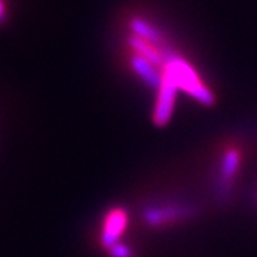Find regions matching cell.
Segmentation results:
<instances>
[{
    "mask_svg": "<svg viewBox=\"0 0 257 257\" xmlns=\"http://www.w3.org/2000/svg\"><path fill=\"white\" fill-rule=\"evenodd\" d=\"M162 53L165 57L163 72H166L173 79L176 86L186 93H189L193 99L200 101L204 106H211L214 103V96L200 82V79L197 77L192 66L186 63L182 57L176 56L170 49H165V52Z\"/></svg>",
    "mask_w": 257,
    "mask_h": 257,
    "instance_id": "obj_1",
    "label": "cell"
},
{
    "mask_svg": "<svg viewBox=\"0 0 257 257\" xmlns=\"http://www.w3.org/2000/svg\"><path fill=\"white\" fill-rule=\"evenodd\" d=\"M177 90L179 87L176 86L173 79L166 72H162V83L159 86L156 107H155V114H153V120L157 126H165L169 123L173 109H175Z\"/></svg>",
    "mask_w": 257,
    "mask_h": 257,
    "instance_id": "obj_2",
    "label": "cell"
},
{
    "mask_svg": "<svg viewBox=\"0 0 257 257\" xmlns=\"http://www.w3.org/2000/svg\"><path fill=\"white\" fill-rule=\"evenodd\" d=\"M127 226V213L123 209H113L110 210L104 220L101 227V244L104 247L110 248L116 244V241Z\"/></svg>",
    "mask_w": 257,
    "mask_h": 257,
    "instance_id": "obj_3",
    "label": "cell"
},
{
    "mask_svg": "<svg viewBox=\"0 0 257 257\" xmlns=\"http://www.w3.org/2000/svg\"><path fill=\"white\" fill-rule=\"evenodd\" d=\"M196 211L192 206H182V204H169L165 207H152L147 209L145 213V220L150 226H159L163 223H169L173 220H180L187 216H190Z\"/></svg>",
    "mask_w": 257,
    "mask_h": 257,
    "instance_id": "obj_4",
    "label": "cell"
},
{
    "mask_svg": "<svg viewBox=\"0 0 257 257\" xmlns=\"http://www.w3.org/2000/svg\"><path fill=\"white\" fill-rule=\"evenodd\" d=\"M130 62H132L133 70H135V72H136L149 86L157 87V89H159V86H160V83H162V73L157 70L156 66H153L150 62H147L143 57H140V56L138 55L133 56Z\"/></svg>",
    "mask_w": 257,
    "mask_h": 257,
    "instance_id": "obj_5",
    "label": "cell"
},
{
    "mask_svg": "<svg viewBox=\"0 0 257 257\" xmlns=\"http://www.w3.org/2000/svg\"><path fill=\"white\" fill-rule=\"evenodd\" d=\"M128 43H130V46L133 47V50L138 53V56L143 57L145 60L150 62L153 66H156V67L157 66H162L163 67V64H165L163 53L160 50L155 49L153 46H150L146 40H143V39H140L138 36H133L128 37Z\"/></svg>",
    "mask_w": 257,
    "mask_h": 257,
    "instance_id": "obj_6",
    "label": "cell"
},
{
    "mask_svg": "<svg viewBox=\"0 0 257 257\" xmlns=\"http://www.w3.org/2000/svg\"><path fill=\"white\" fill-rule=\"evenodd\" d=\"M130 28L135 32L136 36L143 39V40H146L147 43H153V45L163 46V36H162V33L155 28H152L145 20H142V19H133L132 23H130Z\"/></svg>",
    "mask_w": 257,
    "mask_h": 257,
    "instance_id": "obj_7",
    "label": "cell"
},
{
    "mask_svg": "<svg viewBox=\"0 0 257 257\" xmlns=\"http://www.w3.org/2000/svg\"><path fill=\"white\" fill-rule=\"evenodd\" d=\"M240 153L236 149H230L226 152V155L223 157L221 162V179H223V187L227 190V187L231 183L233 176L236 175L237 169H239Z\"/></svg>",
    "mask_w": 257,
    "mask_h": 257,
    "instance_id": "obj_8",
    "label": "cell"
},
{
    "mask_svg": "<svg viewBox=\"0 0 257 257\" xmlns=\"http://www.w3.org/2000/svg\"><path fill=\"white\" fill-rule=\"evenodd\" d=\"M110 254L111 257H132L133 256V251L127 246L116 243L114 246L110 247Z\"/></svg>",
    "mask_w": 257,
    "mask_h": 257,
    "instance_id": "obj_9",
    "label": "cell"
},
{
    "mask_svg": "<svg viewBox=\"0 0 257 257\" xmlns=\"http://www.w3.org/2000/svg\"><path fill=\"white\" fill-rule=\"evenodd\" d=\"M3 15V6H2V3H0V16Z\"/></svg>",
    "mask_w": 257,
    "mask_h": 257,
    "instance_id": "obj_10",
    "label": "cell"
}]
</instances>
